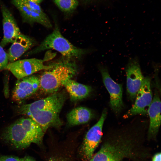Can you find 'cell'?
Returning <instances> with one entry per match:
<instances>
[{"label":"cell","mask_w":161,"mask_h":161,"mask_svg":"<svg viewBox=\"0 0 161 161\" xmlns=\"http://www.w3.org/2000/svg\"><path fill=\"white\" fill-rule=\"evenodd\" d=\"M0 161H21V159L14 156L1 155Z\"/></svg>","instance_id":"cell-20"},{"label":"cell","mask_w":161,"mask_h":161,"mask_svg":"<svg viewBox=\"0 0 161 161\" xmlns=\"http://www.w3.org/2000/svg\"><path fill=\"white\" fill-rule=\"evenodd\" d=\"M44 132L31 118H21L7 127L1 137L5 142L18 149L25 148L31 143L40 144Z\"/></svg>","instance_id":"cell-2"},{"label":"cell","mask_w":161,"mask_h":161,"mask_svg":"<svg viewBox=\"0 0 161 161\" xmlns=\"http://www.w3.org/2000/svg\"><path fill=\"white\" fill-rule=\"evenodd\" d=\"M107 113V109L103 110L97 122L86 133L81 149L83 157L88 160L93 156L94 152L100 142L102 129Z\"/></svg>","instance_id":"cell-8"},{"label":"cell","mask_w":161,"mask_h":161,"mask_svg":"<svg viewBox=\"0 0 161 161\" xmlns=\"http://www.w3.org/2000/svg\"><path fill=\"white\" fill-rule=\"evenodd\" d=\"M49 49L58 52L65 58L71 60L73 58H80L87 52L86 49L74 46L65 38L61 33L56 24L53 32L38 46L26 52L25 55H34Z\"/></svg>","instance_id":"cell-4"},{"label":"cell","mask_w":161,"mask_h":161,"mask_svg":"<svg viewBox=\"0 0 161 161\" xmlns=\"http://www.w3.org/2000/svg\"><path fill=\"white\" fill-rule=\"evenodd\" d=\"M7 53L8 62L16 61L36 44V41L27 35L22 34L19 35L12 43Z\"/></svg>","instance_id":"cell-14"},{"label":"cell","mask_w":161,"mask_h":161,"mask_svg":"<svg viewBox=\"0 0 161 161\" xmlns=\"http://www.w3.org/2000/svg\"><path fill=\"white\" fill-rule=\"evenodd\" d=\"M39 77L31 75L18 79L12 92V99L21 103L34 94L39 88Z\"/></svg>","instance_id":"cell-12"},{"label":"cell","mask_w":161,"mask_h":161,"mask_svg":"<svg viewBox=\"0 0 161 161\" xmlns=\"http://www.w3.org/2000/svg\"><path fill=\"white\" fill-rule=\"evenodd\" d=\"M21 159V161H35L32 157L28 156H25Z\"/></svg>","instance_id":"cell-23"},{"label":"cell","mask_w":161,"mask_h":161,"mask_svg":"<svg viewBox=\"0 0 161 161\" xmlns=\"http://www.w3.org/2000/svg\"><path fill=\"white\" fill-rule=\"evenodd\" d=\"M52 64V67L45 70L39 77V88L45 93L57 92L77 73V66L71 60L66 59Z\"/></svg>","instance_id":"cell-3"},{"label":"cell","mask_w":161,"mask_h":161,"mask_svg":"<svg viewBox=\"0 0 161 161\" xmlns=\"http://www.w3.org/2000/svg\"><path fill=\"white\" fill-rule=\"evenodd\" d=\"M48 161H67L65 159L57 157H52Z\"/></svg>","instance_id":"cell-22"},{"label":"cell","mask_w":161,"mask_h":161,"mask_svg":"<svg viewBox=\"0 0 161 161\" xmlns=\"http://www.w3.org/2000/svg\"><path fill=\"white\" fill-rule=\"evenodd\" d=\"M46 59H40L31 58L16 60L8 63L6 69L9 70L18 79L32 75L42 70L51 68L52 64L49 65L44 64Z\"/></svg>","instance_id":"cell-7"},{"label":"cell","mask_w":161,"mask_h":161,"mask_svg":"<svg viewBox=\"0 0 161 161\" xmlns=\"http://www.w3.org/2000/svg\"><path fill=\"white\" fill-rule=\"evenodd\" d=\"M107 142L99 151L87 161H122L130 154L131 149L128 141L119 139Z\"/></svg>","instance_id":"cell-6"},{"label":"cell","mask_w":161,"mask_h":161,"mask_svg":"<svg viewBox=\"0 0 161 161\" xmlns=\"http://www.w3.org/2000/svg\"><path fill=\"white\" fill-rule=\"evenodd\" d=\"M19 11L23 22L32 25L38 23L49 28L52 24L39 4L27 0H11Z\"/></svg>","instance_id":"cell-5"},{"label":"cell","mask_w":161,"mask_h":161,"mask_svg":"<svg viewBox=\"0 0 161 161\" xmlns=\"http://www.w3.org/2000/svg\"><path fill=\"white\" fill-rule=\"evenodd\" d=\"M33 2L38 4H40L41 3L43 0H27Z\"/></svg>","instance_id":"cell-24"},{"label":"cell","mask_w":161,"mask_h":161,"mask_svg":"<svg viewBox=\"0 0 161 161\" xmlns=\"http://www.w3.org/2000/svg\"><path fill=\"white\" fill-rule=\"evenodd\" d=\"M151 78L145 77L142 86L137 92L134 104L124 115V118L140 114L145 115L148 113V108L153 100L151 86Z\"/></svg>","instance_id":"cell-9"},{"label":"cell","mask_w":161,"mask_h":161,"mask_svg":"<svg viewBox=\"0 0 161 161\" xmlns=\"http://www.w3.org/2000/svg\"><path fill=\"white\" fill-rule=\"evenodd\" d=\"M0 7L2 17L3 36L0 42L4 47L13 43L21 33L13 14L7 7L0 1Z\"/></svg>","instance_id":"cell-13"},{"label":"cell","mask_w":161,"mask_h":161,"mask_svg":"<svg viewBox=\"0 0 161 161\" xmlns=\"http://www.w3.org/2000/svg\"><path fill=\"white\" fill-rule=\"evenodd\" d=\"M126 88L130 99L135 98L145 77L142 75L138 58L130 59L126 68Z\"/></svg>","instance_id":"cell-11"},{"label":"cell","mask_w":161,"mask_h":161,"mask_svg":"<svg viewBox=\"0 0 161 161\" xmlns=\"http://www.w3.org/2000/svg\"><path fill=\"white\" fill-rule=\"evenodd\" d=\"M93 116V113L90 109L84 107H77L67 115V123L70 126L84 124L89 122Z\"/></svg>","instance_id":"cell-17"},{"label":"cell","mask_w":161,"mask_h":161,"mask_svg":"<svg viewBox=\"0 0 161 161\" xmlns=\"http://www.w3.org/2000/svg\"><path fill=\"white\" fill-rule=\"evenodd\" d=\"M152 161H161V153H157L154 155Z\"/></svg>","instance_id":"cell-21"},{"label":"cell","mask_w":161,"mask_h":161,"mask_svg":"<svg viewBox=\"0 0 161 161\" xmlns=\"http://www.w3.org/2000/svg\"><path fill=\"white\" fill-rule=\"evenodd\" d=\"M66 99L63 92H56L44 99L21 106L18 112L32 119L44 132L49 128H58L62 125L59 114Z\"/></svg>","instance_id":"cell-1"},{"label":"cell","mask_w":161,"mask_h":161,"mask_svg":"<svg viewBox=\"0 0 161 161\" xmlns=\"http://www.w3.org/2000/svg\"><path fill=\"white\" fill-rule=\"evenodd\" d=\"M161 104L158 93L156 90L148 111L150 118L148 131L149 137H155L158 132L161 124Z\"/></svg>","instance_id":"cell-15"},{"label":"cell","mask_w":161,"mask_h":161,"mask_svg":"<svg viewBox=\"0 0 161 161\" xmlns=\"http://www.w3.org/2000/svg\"><path fill=\"white\" fill-rule=\"evenodd\" d=\"M63 86L72 101H77L86 98L92 91L91 86L79 83L71 79L67 80Z\"/></svg>","instance_id":"cell-16"},{"label":"cell","mask_w":161,"mask_h":161,"mask_svg":"<svg viewBox=\"0 0 161 161\" xmlns=\"http://www.w3.org/2000/svg\"><path fill=\"white\" fill-rule=\"evenodd\" d=\"M98 68L101 74L103 83L110 95L111 108L115 113L118 114L124 106L122 98V86L112 79L106 66L100 65Z\"/></svg>","instance_id":"cell-10"},{"label":"cell","mask_w":161,"mask_h":161,"mask_svg":"<svg viewBox=\"0 0 161 161\" xmlns=\"http://www.w3.org/2000/svg\"><path fill=\"white\" fill-rule=\"evenodd\" d=\"M8 64L7 53L0 45V70L6 69Z\"/></svg>","instance_id":"cell-19"},{"label":"cell","mask_w":161,"mask_h":161,"mask_svg":"<svg viewBox=\"0 0 161 161\" xmlns=\"http://www.w3.org/2000/svg\"><path fill=\"white\" fill-rule=\"evenodd\" d=\"M53 1L61 11L67 13L75 10L78 4L77 0H53Z\"/></svg>","instance_id":"cell-18"}]
</instances>
